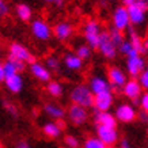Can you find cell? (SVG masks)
<instances>
[{"label": "cell", "mask_w": 148, "mask_h": 148, "mask_svg": "<svg viewBox=\"0 0 148 148\" xmlns=\"http://www.w3.org/2000/svg\"><path fill=\"white\" fill-rule=\"evenodd\" d=\"M69 101H71V103L91 109L94 105V94L90 90L88 84L79 83V84L73 86L69 91Z\"/></svg>", "instance_id": "6da1fadb"}, {"label": "cell", "mask_w": 148, "mask_h": 148, "mask_svg": "<svg viewBox=\"0 0 148 148\" xmlns=\"http://www.w3.org/2000/svg\"><path fill=\"white\" fill-rule=\"evenodd\" d=\"M101 33H102V29H101V25H99L98 21L90 19V21L86 22L84 27H83V36H84L86 44L90 46L91 49H97Z\"/></svg>", "instance_id": "7a4b0ae2"}, {"label": "cell", "mask_w": 148, "mask_h": 148, "mask_svg": "<svg viewBox=\"0 0 148 148\" xmlns=\"http://www.w3.org/2000/svg\"><path fill=\"white\" fill-rule=\"evenodd\" d=\"M117 121L121 124H132L133 121L137 120V110L136 108L129 102H122L116 106L114 110Z\"/></svg>", "instance_id": "3957f363"}, {"label": "cell", "mask_w": 148, "mask_h": 148, "mask_svg": "<svg viewBox=\"0 0 148 148\" xmlns=\"http://www.w3.org/2000/svg\"><path fill=\"white\" fill-rule=\"evenodd\" d=\"M67 117L69 122L75 126H83L84 124H87L88 118H90V112L87 108L71 103V106L67 110Z\"/></svg>", "instance_id": "277c9868"}, {"label": "cell", "mask_w": 148, "mask_h": 148, "mask_svg": "<svg viewBox=\"0 0 148 148\" xmlns=\"http://www.w3.org/2000/svg\"><path fill=\"white\" fill-rule=\"evenodd\" d=\"M126 72L130 77H139V75L145 69V60L140 53L133 52L126 56Z\"/></svg>", "instance_id": "5b68a950"}, {"label": "cell", "mask_w": 148, "mask_h": 148, "mask_svg": "<svg viewBox=\"0 0 148 148\" xmlns=\"http://www.w3.org/2000/svg\"><path fill=\"white\" fill-rule=\"evenodd\" d=\"M95 133L99 139L102 140V143L106 147H114L118 141H120V133L117 128H112V126H105V125H97Z\"/></svg>", "instance_id": "8992f818"}, {"label": "cell", "mask_w": 148, "mask_h": 148, "mask_svg": "<svg viewBox=\"0 0 148 148\" xmlns=\"http://www.w3.org/2000/svg\"><path fill=\"white\" fill-rule=\"evenodd\" d=\"M97 49L99 50V53L102 54L105 58L108 60H113L117 56V46L113 44L112 38L109 36V32H102L99 36L98 46Z\"/></svg>", "instance_id": "52a82bcc"}, {"label": "cell", "mask_w": 148, "mask_h": 148, "mask_svg": "<svg viewBox=\"0 0 148 148\" xmlns=\"http://www.w3.org/2000/svg\"><path fill=\"white\" fill-rule=\"evenodd\" d=\"M8 56L18 58V60L23 61L25 64H32V63L36 61L34 54L27 49L23 44H21V42H12V44H10V46H8Z\"/></svg>", "instance_id": "ba28073f"}, {"label": "cell", "mask_w": 148, "mask_h": 148, "mask_svg": "<svg viewBox=\"0 0 148 148\" xmlns=\"http://www.w3.org/2000/svg\"><path fill=\"white\" fill-rule=\"evenodd\" d=\"M108 80L112 86V90H121L128 80V76L124 69L117 65H112L108 68Z\"/></svg>", "instance_id": "9c48e42d"}, {"label": "cell", "mask_w": 148, "mask_h": 148, "mask_svg": "<svg viewBox=\"0 0 148 148\" xmlns=\"http://www.w3.org/2000/svg\"><path fill=\"white\" fill-rule=\"evenodd\" d=\"M32 34L38 41L45 42V41L50 40L53 32H52V27L44 19H34L32 22Z\"/></svg>", "instance_id": "30bf717a"}, {"label": "cell", "mask_w": 148, "mask_h": 148, "mask_svg": "<svg viewBox=\"0 0 148 148\" xmlns=\"http://www.w3.org/2000/svg\"><path fill=\"white\" fill-rule=\"evenodd\" d=\"M113 105H114V92H113V90L94 95V105H92L94 110L109 112L113 108Z\"/></svg>", "instance_id": "8fae6325"}, {"label": "cell", "mask_w": 148, "mask_h": 148, "mask_svg": "<svg viewBox=\"0 0 148 148\" xmlns=\"http://www.w3.org/2000/svg\"><path fill=\"white\" fill-rule=\"evenodd\" d=\"M112 22H113V27H116L117 30H126L130 27V19H129V15H128V10H126L125 5H120L114 10L113 12V18H112Z\"/></svg>", "instance_id": "7c38bea8"}, {"label": "cell", "mask_w": 148, "mask_h": 148, "mask_svg": "<svg viewBox=\"0 0 148 148\" xmlns=\"http://www.w3.org/2000/svg\"><path fill=\"white\" fill-rule=\"evenodd\" d=\"M122 95L128 98L129 101H133V99H139L143 94V88H141V86H140L139 80L135 79V77H132V79H128L126 83L122 86Z\"/></svg>", "instance_id": "4fadbf2b"}, {"label": "cell", "mask_w": 148, "mask_h": 148, "mask_svg": "<svg viewBox=\"0 0 148 148\" xmlns=\"http://www.w3.org/2000/svg\"><path fill=\"white\" fill-rule=\"evenodd\" d=\"M29 69H30L32 76L36 77L37 80L41 82V83H48V82L52 80V72L46 68L45 64L34 61V63L29 64Z\"/></svg>", "instance_id": "5bb4252c"}, {"label": "cell", "mask_w": 148, "mask_h": 148, "mask_svg": "<svg viewBox=\"0 0 148 148\" xmlns=\"http://www.w3.org/2000/svg\"><path fill=\"white\" fill-rule=\"evenodd\" d=\"M42 112L45 113L50 120H53V121L64 120L67 117V110L61 105H58L56 102H46L44 105V108H42Z\"/></svg>", "instance_id": "9a60e30c"}, {"label": "cell", "mask_w": 148, "mask_h": 148, "mask_svg": "<svg viewBox=\"0 0 148 148\" xmlns=\"http://www.w3.org/2000/svg\"><path fill=\"white\" fill-rule=\"evenodd\" d=\"M88 87H90V90L92 91L94 95L112 90V86H110L109 80L106 77L101 76V75H92L88 80Z\"/></svg>", "instance_id": "2e32d148"}, {"label": "cell", "mask_w": 148, "mask_h": 148, "mask_svg": "<svg viewBox=\"0 0 148 148\" xmlns=\"http://www.w3.org/2000/svg\"><path fill=\"white\" fill-rule=\"evenodd\" d=\"M92 120L94 124L97 125H105V126H112V128H117V118L116 116L109 112H99V110H94L92 113Z\"/></svg>", "instance_id": "e0dca14e"}, {"label": "cell", "mask_w": 148, "mask_h": 148, "mask_svg": "<svg viewBox=\"0 0 148 148\" xmlns=\"http://www.w3.org/2000/svg\"><path fill=\"white\" fill-rule=\"evenodd\" d=\"M53 36L58 41H68L73 34V26L69 22H58L56 26L52 29Z\"/></svg>", "instance_id": "ac0fdd59"}, {"label": "cell", "mask_w": 148, "mask_h": 148, "mask_svg": "<svg viewBox=\"0 0 148 148\" xmlns=\"http://www.w3.org/2000/svg\"><path fill=\"white\" fill-rule=\"evenodd\" d=\"M41 130H42L44 136H46V137L50 140H57L63 135V128L58 125L57 121H53V120L46 121L45 124H42Z\"/></svg>", "instance_id": "d6986e66"}, {"label": "cell", "mask_w": 148, "mask_h": 148, "mask_svg": "<svg viewBox=\"0 0 148 148\" xmlns=\"http://www.w3.org/2000/svg\"><path fill=\"white\" fill-rule=\"evenodd\" d=\"M3 83H4V87L11 94H19L23 90V86H25V82H23V77L21 73H15L12 76H7Z\"/></svg>", "instance_id": "ffe728a7"}, {"label": "cell", "mask_w": 148, "mask_h": 148, "mask_svg": "<svg viewBox=\"0 0 148 148\" xmlns=\"http://www.w3.org/2000/svg\"><path fill=\"white\" fill-rule=\"evenodd\" d=\"M126 10H128V15L130 19V25H135V26L143 25L145 21V10H143L137 4L129 5V7H126Z\"/></svg>", "instance_id": "44dd1931"}, {"label": "cell", "mask_w": 148, "mask_h": 148, "mask_svg": "<svg viewBox=\"0 0 148 148\" xmlns=\"http://www.w3.org/2000/svg\"><path fill=\"white\" fill-rule=\"evenodd\" d=\"M63 63L68 71H72V72L82 71V69H83V65H84V61H83L76 53H67L64 56Z\"/></svg>", "instance_id": "7402d4cb"}, {"label": "cell", "mask_w": 148, "mask_h": 148, "mask_svg": "<svg viewBox=\"0 0 148 148\" xmlns=\"http://www.w3.org/2000/svg\"><path fill=\"white\" fill-rule=\"evenodd\" d=\"M15 12H16V16H18L22 22H29L32 21L33 18V10L32 7L26 3H19L15 7Z\"/></svg>", "instance_id": "603a6c76"}, {"label": "cell", "mask_w": 148, "mask_h": 148, "mask_svg": "<svg viewBox=\"0 0 148 148\" xmlns=\"http://www.w3.org/2000/svg\"><path fill=\"white\" fill-rule=\"evenodd\" d=\"M46 92L52 98H61L64 95V86L57 80H50L46 83Z\"/></svg>", "instance_id": "cb8c5ba5"}, {"label": "cell", "mask_w": 148, "mask_h": 148, "mask_svg": "<svg viewBox=\"0 0 148 148\" xmlns=\"http://www.w3.org/2000/svg\"><path fill=\"white\" fill-rule=\"evenodd\" d=\"M129 30V42L132 44L133 49L140 54H144L145 50H144V41L141 40V37L139 36V33H136L133 29H128Z\"/></svg>", "instance_id": "d4e9b609"}, {"label": "cell", "mask_w": 148, "mask_h": 148, "mask_svg": "<svg viewBox=\"0 0 148 148\" xmlns=\"http://www.w3.org/2000/svg\"><path fill=\"white\" fill-rule=\"evenodd\" d=\"M1 106H3V109H4L12 118H19V114H21V113H19L18 106L14 102H11L8 99H3V101H1Z\"/></svg>", "instance_id": "484cf974"}, {"label": "cell", "mask_w": 148, "mask_h": 148, "mask_svg": "<svg viewBox=\"0 0 148 148\" xmlns=\"http://www.w3.org/2000/svg\"><path fill=\"white\" fill-rule=\"evenodd\" d=\"M82 148H108V147L102 143V140L99 139L98 136L95 135V136H88V137L84 140Z\"/></svg>", "instance_id": "4316f807"}, {"label": "cell", "mask_w": 148, "mask_h": 148, "mask_svg": "<svg viewBox=\"0 0 148 148\" xmlns=\"http://www.w3.org/2000/svg\"><path fill=\"white\" fill-rule=\"evenodd\" d=\"M109 32V36H110V38H112L113 44L118 48V46L121 45L122 42L125 41V38H124V34H122L121 30H117L116 27H112L110 30H108Z\"/></svg>", "instance_id": "83f0119b"}, {"label": "cell", "mask_w": 148, "mask_h": 148, "mask_svg": "<svg viewBox=\"0 0 148 148\" xmlns=\"http://www.w3.org/2000/svg\"><path fill=\"white\" fill-rule=\"evenodd\" d=\"M45 65L50 72H58L60 67H61V63H60L58 57H56V56H48L45 60Z\"/></svg>", "instance_id": "f1b7e54d"}, {"label": "cell", "mask_w": 148, "mask_h": 148, "mask_svg": "<svg viewBox=\"0 0 148 148\" xmlns=\"http://www.w3.org/2000/svg\"><path fill=\"white\" fill-rule=\"evenodd\" d=\"M75 53H76L77 56H79V57L84 61V60H88V58L91 57V54H92V49H91L87 44H82V45H79L76 48Z\"/></svg>", "instance_id": "f546056e"}, {"label": "cell", "mask_w": 148, "mask_h": 148, "mask_svg": "<svg viewBox=\"0 0 148 148\" xmlns=\"http://www.w3.org/2000/svg\"><path fill=\"white\" fill-rule=\"evenodd\" d=\"M63 141H64V147L67 148H80V140L75 135H65Z\"/></svg>", "instance_id": "4dcf8cb0"}, {"label": "cell", "mask_w": 148, "mask_h": 148, "mask_svg": "<svg viewBox=\"0 0 148 148\" xmlns=\"http://www.w3.org/2000/svg\"><path fill=\"white\" fill-rule=\"evenodd\" d=\"M3 68H4L5 77H7V76H12V75H15V73H19V72L16 71L15 65L12 64V61H11L10 58H5V61L3 63Z\"/></svg>", "instance_id": "1f68e13d"}, {"label": "cell", "mask_w": 148, "mask_h": 148, "mask_svg": "<svg viewBox=\"0 0 148 148\" xmlns=\"http://www.w3.org/2000/svg\"><path fill=\"white\" fill-rule=\"evenodd\" d=\"M117 49H118V52H120V53L121 54H124V56H129L130 53H133V52H136L135 49H133V46H132V44H130L129 42V40L128 41H124V42H122L121 45L118 46V48H117Z\"/></svg>", "instance_id": "d6a6232c"}, {"label": "cell", "mask_w": 148, "mask_h": 148, "mask_svg": "<svg viewBox=\"0 0 148 148\" xmlns=\"http://www.w3.org/2000/svg\"><path fill=\"white\" fill-rule=\"evenodd\" d=\"M137 80H139L141 88H143L144 91H148V69H144V71L140 73Z\"/></svg>", "instance_id": "836d02e7"}, {"label": "cell", "mask_w": 148, "mask_h": 148, "mask_svg": "<svg viewBox=\"0 0 148 148\" xmlns=\"http://www.w3.org/2000/svg\"><path fill=\"white\" fill-rule=\"evenodd\" d=\"M7 58H10V60L12 61V64L15 65V68H16V71H18L19 73L26 69V65H27V64H25L23 61H21V60H18V58H15V57H11V56H8Z\"/></svg>", "instance_id": "e575fe53"}, {"label": "cell", "mask_w": 148, "mask_h": 148, "mask_svg": "<svg viewBox=\"0 0 148 148\" xmlns=\"http://www.w3.org/2000/svg\"><path fill=\"white\" fill-rule=\"evenodd\" d=\"M140 109L143 110V112L148 113V91H145V92H143L141 94V97H140Z\"/></svg>", "instance_id": "d590c367"}, {"label": "cell", "mask_w": 148, "mask_h": 148, "mask_svg": "<svg viewBox=\"0 0 148 148\" xmlns=\"http://www.w3.org/2000/svg\"><path fill=\"white\" fill-rule=\"evenodd\" d=\"M8 12H10V7L7 4V1L5 0H0V18L8 15Z\"/></svg>", "instance_id": "8d00e7d4"}, {"label": "cell", "mask_w": 148, "mask_h": 148, "mask_svg": "<svg viewBox=\"0 0 148 148\" xmlns=\"http://www.w3.org/2000/svg\"><path fill=\"white\" fill-rule=\"evenodd\" d=\"M15 148H33L32 144L26 141V140H18L16 143H15Z\"/></svg>", "instance_id": "74e56055"}, {"label": "cell", "mask_w": 148, "mask_h": 148, "mask_svg": "<svg viewBox=\"0 0 148 148\" xmlns=\"http://www.w3.org/2000/svg\"><path fill=\"white\" fill-rule=\"evenodd\" d=\"M118 148H133V145L128 139H121L118 141Z\"/></svg>", "instance_id": "f35d334b"}, {"label": "cell", "mask_w": 148, "mask_h": 148, "mask_svg": "<svg viewBox=\"0 0 148 148\" xmlns=\"http://www.w3.org/2000/svg\"><path fill=\"white\" fill-rule=\"evenodd\" d=\"M137 118H140L141 121H144V122H148V113H145V112H141L140 113H137Z\"/></svg>", "instance_id": "ab89813d"}, {"label": "cell", "mask_w": 148, "mask_h": 148, "mask_svg": "<svg viewBox=\"0 0 148 148\" xmlns=\"http://www.w3.org/2000/svg\"><path fill=\"white\" fill-rule=\"evenodd\" d=\"M5 79L4 75V68H3V61H0V83H3Z\"/></svg>", "instance_id": "60d3db41"}, {"label": "cell", "mask_w": 148, "mask_h": 148, "mask_svg": "<svg viewBox=\"0 0 148 148\" xmlns=\"http://www.w3.org/2000/svg\"><path fill=\"white\" fill-rule=\"evenodd\" d=\"M121 1H122V5H125V7H129V5L136 3V0H121Z\"/></svg>", "instance_id": "b9f144b4"}, {"label": "cell", "mask_w": 148, "mask_h": 148, "mask_svg": "<svg viewBox=\"0 0 148 148\" xmlns=\"http://www.w3.org/2000/svg\"><path fill=\"white\" fill-rule=\"evenodd\" d=\"M54 4L57 5V7H63V4H64V0H54L53 1Z\"/></svg>", "instance_id": "7bdbcfd3"}, {"label": "cell", "mask_w": 148, "mask_h": 148, "mask_svg": "<svg viewBox=\"0 0 148 148\" xmlns=\"http://www.w3.org/2000/svg\"><path fill=\"white\" fill-rule=\"evenodd\" d=\"M144 50H145V53L148 54V40L144 41Z\"/></svg>", "instance_id": "ee69618b"}, {"label": "cell", "mask_w": 148, "mask_h": 148, "mask_svg": "<svg viewBox=\"0 0 148 148\" xmlns=\"http://www.w3.org/2000/svg\"><path fill=\"white\" fill-rule=\"evenodd\" d=\"M44 1H46V3H53L54 0H44Z\"/></svg>", "instance_id": "f6af8a7d"}, {"label": "cell", "mask_w": 148, "mask_h": 148, "mask_svg": "<svg viewBox=\"0 0 148 148\" xmlns=\"http://www.w3.org/2000/svg\"><path fill=\"white\" fill-rule=\"evenodd\" d=\"M0 148H4V145H3V143L0 141Z\"/></svg>", "instance_id": "bcb514c9"}, {"label": "cell", "mask_w": 148, "mask_h": 148, "mask_svg": "<svg viewBox=\"0 0 148 148\" xmlns=\"http://www.w3.org/2000/svg\"><path fill=\"white\" fill-rule=\"evenodd\" d=\"M145 69H148V63H147V64H145Z\"/></svg>", "instance_id": "7dc6e473"}, {"label": "cell", "mask_w": 148, "mask_h": 148, "mask_svg": "<svg viewBox=\"0 0 148 148\" xmlns=\"http://www.w3.org/2000/svg\"><path fill=\"white\" fill-rule=\"evenodd\" d=\"M145 3H147V5H148V0H145Z\"/></svg>", "instance_id": "c3c4849f"}, {"label": "cell", "mask_w": 148, "mask_h": 148, "mask_svg": "<svg viewBox=\"0 0 148 148\" xmlns=\"http://www.w3.org/2000/svg\"><path fill=\"white\" fill-rule=\"evenodd\" d=\"M61 148H67V147H61Z\"/></svg>", "instance_id": "681fc988"}, {"label": "cell", "mask_w": 148, "mask_h": 148, "mask_svg": "<svg viewBox=\"0 0 148 148\" xmlns=\"http://www.w3.org/2000/svg\"><path fill=\"white\" fill-rule=\"evenodd\" d=\"M147 133H148V130H147Z\"/></svg>", "instance_id": "f907efd6"}]
</instances>
